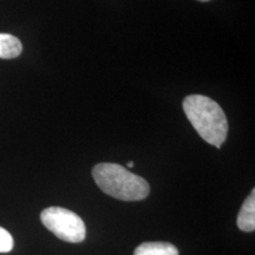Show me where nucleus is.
<instances>
[{
	"label": "nucleus",
	"instance_id": "1",
	"mask_svg": "<svg viewBox=\"0 0 255 255\" xmlns=\"http://www.w3.org/2000/svg\"><path fill=\"white\" fill-rule=\"evenodd\" d=\"M183 110L201 138L221 148L228 135V121L222 108L207 96L190 95L183 100Z\"/></svg>",
	"mask_w": 255,
	"mask_h": 255
},
{
	"label": "nucleus",
	"instance_id": "2",
	"mask_svg": "<svg viewBox=\"0 0 255 255\" xmlns=\"http://www.w3.org/2000/svg\"><path fill=\"white\" fill-rule=\"evenodd\" d=\"M92 176L102 191L117 200L141 201L150 193L144 178L116 163L96 164Z\"/></svg>",
	"mask_w": 255,
	"mask_h": 255
},
{
	"label": "nucleus",
	"instance_id": "3",
	"mask_svg": "<svg viewBox=\"0 0 255 255\" xmlns=\"http://www.w3.org/2000/svg\"><path fill=\"white\" fill-rule=\"evenodd\" d=\"M43 225L60 240L79 244L87 237L85 223L76 213L62 207H49L40 214Z\"/></svg>",
	"mask_w": 255,
	"mask_h": 255
},
{
	"label": "nucleus",
	"instance_id": "4",
	"mask_svg": "<svg viewBox=\"0 0 255 255\" xmlns=\"http://www.w3.org/2000/svg\"><path fill=\"white\" fill-rule=\"evenodd\" d=\"M238 227L242 232H254L255 229V190L245 200L238 215Z\"/></svg>",
	"mask_w": 255,
	"mask_h": 255
},
{
	"label": "nucleus",
	"instance_id": "5",
	"mask_svg": "<svg viewBox=\"0 0 255 255\" xmlns=\"http://www.w3.org/2000/svg\"><path fill=\"white\" fill-rule=\"evenodd\" d=\"M133 255H178V251L169 242H144L136 248Z\"/></svg>",
	"mask_w": 255,
	"mask_h": 255
},
{
	"label": "nucleus",
	"instance_id": "6",
	"mask_svg": "<svg viewBox=\"0 0 255 255\" xmlns=\"http://www.w3.org/2000/svg\"><path fill=\"white\" fill-rule=\"evenodd\" d=\"M23 51L21 41L8 33H0V58H17Z\"/></svg>",
	"mask_w": 255,
	"mask_h": 255
},
{
	"label": "nucleus",
	"instance_id": "7",
	"mask_svg": "<svg viewBox=\"0 0 255 255\" xmlns=\"http://www.w3.org/2000/svg\"><path fill=\"white\" fill-rule=\"evenodd\" d=\"M13 250V238L5 228L0 227V253H8Z\"/></svg>",
	"mask_w": 255,
	"mask_h": 255
},
{
	"label": "nucleus",
	"instance_id": "8",
	"mask_svg": "<svg viewBox=\"0 0 255 255\" xmlns=\"http://www.w3.org/2000/svg\"><path fill=\"white\" fill-rule=\"evenodd\" d=\"M128 167H129V168H132V167H133V162H132V161L128 162Z\"/></svg>",
	"mask_w": 255,
	"mask_h": 255
},
{
	"label": "nucleus",
	"instance_id": "9",
	"mask_svg": "<svg viewBox=\"0 0 255 255\" xmlns=\"http://www.w3.org/2000/svg\"><path fill=\"white\" fill-rule=\"evenodd\" d=\"M199 1H203V2H206V1H210V0H199Z\"/></svg>",
	"mask_w": 255,
	"mask_h": 255
}]
</instances>
